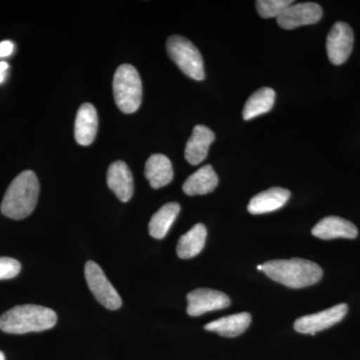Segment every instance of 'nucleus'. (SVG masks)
Instances as JSON below:
<instances>
[{"mask_svg": "<svg viewBox=\"0 0 360 360\" xmlns=\"http://www.w3.org/2000/svg\"><path fill=\"white\" fill-rule=\"evenodd\" d=\"M348 311L345 303L335 305L330 309L323 310L319 314L305 315L295 322V329L302 335H312L324 330L338 323L345 319Z\"/></svg>", "mask_w": 360, "mask_h": 360, "instance_id": "nucleus-7", "label": "nucleus"}, {"mask_svg": "<svg viewBox=\"0 0 360 360\" xmlns=\"http://www.w3.org/2000/svg\"><path fill=\"white\" fill-rule=\"evenodd\" d=\"M14 45L9 40L0 42V58H6L13 53Z\"/></svg>", "mask_w": 360, "mask_h": 360, "instance_id": "nucleus-24", "label": "nucleus"}, {"mask_svg": "<svg viewBox=\"0 0 360 360\" xmlns=\"http://www.w3.org/2000/svg\"><path fill=\"white\" fill-rule=\"evenodd\" d=\"M108 186L122 202H127L134 195V184L131 172L122 160L111 163L108 170Z\"/></svg>", "mask_w": 360, "mask_h": 360, "instance_id": "nucleus-11", "label": "nucleus"}, {"mask_svg": "<svg viewBox=\"0 0 360 360\" xmlns=\"http://www.w3.org/2000/svg\"><path fill=\"white\" fill-rule=\"evenodd\" d=\"M39 195V181L32 170H25L11 182L1 203L2 214L11 219H26L34 210Z\"/></svg>", "mask_w": 360, "mask_h": 360, "instance_id": "nucleus-1", "label": "nucleus"}, {"mask_svg": "<svg viewBox=\"0 0 360 360\" xmlns=\"http://www.w3.org/2000/svg\"><path fill=\"white\" fill-rule=\"evenodd\" d=\"M276 91L270 87H262L257 90L246 101L243 108V120H250L257 116L269 112L274 108Z\"/></svg>", "mask_w": 360, "mask_h": 360, "instance_id": "nucleus-21", "label": "nucleus"}, {"mask_svg": "<svg viewBox=\"0 0 360 360\" xmlns=\"http://www.w3.org/2000/svg\"><path fill=\"white\" fill-rule=\"evenodd\" d=\"M251 315L248 312H241L229 315V316L221 317L205 326V330L212 331L219 333L224 338H236L243 335L250 328Z\"/></svg>", "mask_w": 360, "mask_h": 360, "instance_id": "nucleus-18", "label": "nucleus"}, {"mask_svg": "<svg viewBox=\"0 0 360 360\" xmlns=\"http://www.w3.org/2000/svg\"><path fill=\"white\" fill-rule=\"evenodd\" d=\"M144 175L153 188L167 186L174 179V168L167 156L153 155L146 161Z\"/></svg>", "mask_w": 360, "mask_h": 360, "instance_id": "nucleus-16", "label": "nucleus"}, {"mask_svg": "<svg viewBox=\"0 0 360 360\" xmlns=\"http://www.w3.org/2000/svg\"><path fill=\"white\" fill-rule=\"evenodd\" d=\"M180 212V205L176 202L167 203L158 210L149 221V234L153 238H165Z\"/></svg>", "mask_w": 360, "mask_h": 360, "instance_id": "nucleus-20", "label": "nucleus"}, {"mask_svg": "<svg viewBox=\"0 0 360 360\" xmlns=\"http://www.w3.org/2000/svg\"><path fill=\"white\" fill-rule=\"evenodd\" d=\"M8 68V63L6 61H0V84H2L6 79V73Z\"/></svg>", "mask_w": 360, "mask_h": 360, "instance_id": "nucleus-25", "label": "nucleus"}, {"mask_svg": "<svg viewBox=\"0 0 360 360\" xmlns=\"http://www.w3.org/2000/svg\"><path fill=\"white\" fill-rule=\"evenodd\" d=\"M207 229L205 225L198 224L179 238L176 253L182 259H189L200 255L205 245Z\"/></svg>", "mask_w": 360, "mask_h": 360, "instance_id": "nucleus-19", "label": "nucleus"}, {"mask_svg": "<svg viewBox=\"0 0 360 360\" xmlns=\"http://www.w3.org/2000/svg\"><path fill=\"white\" fill-rule=\"evenodd\" d=\"M290 191L283 187H271L253 196L248 203L251 214H264L281 210L290 200Z\"/></svg>", "mask_w": 360, "mask_h": 360, "instance_id": "nucleus-12", "label": "nucleus"}, {"mask_svg": "<svg viewBox=\"0 0 360 360\" xmlns=\"http://www.w3.org/2000/svg\"><path fill=\"white\" fill-rule=\"evenodd\" d=\"M98 116L91 103H84L77 111L75 120V141L82 146H90L96 139Z\"/></svg>", "mask_w": 360, "mask_h": 360, "instance_id": "nucleus-15", "label": "nucleus"}, {"mask_svg": "<svg viewBox=\"0 0 360 360\" xmlns=\"http://www.w3.org/2000/svg\"><path fill=\"white\" fill-rule=\"evenodd\" d=\"M84 274L87 285L97 302L110 310L120 309L122 304V297L98 264L94 262H87L85 264Z\"/></svg>", "mask_w": 360, "mask_h": 360, "instance_id": "nucleus-6", "label": "nucleus"}, {"mask_svg": "<svg viewBox=\"0 0 360 360\" xmlns=\"http://www.w3.org/2000/svg\"><path fill=\"white\" fill-rule=\"evenodd\" d=\"M354 32L345 22H336L328 33L326 51L330 63L335 65L345 63L354 49Z\"/></svg>", "mask_w": 360, "mask_h": 360, "instance_id": "nucleus-8", "label": "nucleus"}, {"mask_svg": "<svg viewBox=\"0 0 360 360\" xmlns=\"http://www.w3.org/2000/svg\"><path fill=\"white\" fill-rule=\"evenodd\" d=\"M113 96L116 105L122 112L134 113L141 108L142 82L134 66L122 65L113 77Z\"/></svg>", "mask_w": 360, "mask_h": 360, "instance_id": "nucleus-4", "label": "nucleus"}, {"mask_svg": "<svg viewBox=\"0 0 360 360\" xmlns=\"http://www.w3.org/2000/svg\"><path fill=\"white\" fill-rule=\"evenodd\" d=\"M264 265V274L272 281L290 288H309L323 276L321 267L302 258L270 260Z\"/></svg>", "mask_w": 360, "mask_h": 360, "instance_id": "nucleus-3", "label": "nucleus"}, {"mask_svg": "<svg viewBox=\"0 0 360 360\" xmlns=\"http://www.w3.org/2000/svg\"><path fill=\"white\" fill-rule=\"evenodd\" d=\"M21 270L20 262L11 257H0V281L18 276Z\"/></svg>", "mask_w": 360, "mask_h": 360, "instance_id": "nucleus-23", "label": "nucleus"}, {"mask_svg": "<svg viewBox=\"0 0 360 360\" xmlns=\"http://www.w3.org/2000/svg\"><path fill=\"white\" fill-rule=\"evenodd\" d=\"M219 186V176L210 165L200 168L186 179L182 189L189 196L205 195L212 193Z\"/></svg>", "mask_w": 360, "mask_h": 360, "instance_id": "nucleus-17", "label": "nucleus"}, {"mask_svg": "<svg viewBox=\"0 0 360 360\" xmlns=\"http://www.w3.org/2000/svg\"><path fill=\"white\" fill-rule=\"evenodd\" d=\"M0 360H6V356H4V352H0Z\"/></svg>", "mask_w": 360, "mask_h": 360, "instance_id": "nucleus-26", "label": "nucleus"}, {"mask_svg": "<svg viewBox=\"0 0 360 360\" xmlns=\"http://www.w3.org/2000/svg\"><path fill=\"white\" fill-rule=\"evenodd\" d=\"M58 322L56 311L40 305H18L0 316V330L11 335L40 333L54 328Z\"/></svg>", "mask_w": 360, "mask_h": 360, "instance_id": "nucleus-2", "label": "nucleus"}, {"mask_svg": "<svg viewBox=\"0 0 360 360\" xmlns=\"http://www.w3.org/2000/svg\"><path fill=\"white\" fill-rule=\"evenodd\" d=\"M257 269L259 270V271H262V270H264V265H258Z\"/></svg>", "mask_w": 360, "mask_h": 360, "instance_id": "nucleus-27", "label": "nucleus"}, {"mask_svg": "<svg viewBox=\"0 0 360 360\" xmlns=\"http://www.w3.org/2000/svg\"><path fill=\"white\" fill-rule=\"evenodd\" d=\"M321 6L314 2L291 4L276 18L283 30H295L302 25H314L321 20Z\"/></svg>", "mask_w": 360, "mask_h": 360, "instance_id": "nucleus-10", "label": "nucleus"}, {"mask_svg": "<svg viewBox=\"0 0 360 360\" xmlns=\"http://www.w3.org/2000/svg\"><path fill=\"white\" fill-rule=\"evenodd\" d=\"M187 314L200 316L213 310L226 309L231 305V298L225 293L210 288H198L187 295Z\"/></svg>", "mask_w": 360, "mask_h": 360, "instance_id": "nucleus-9", "label": "nucleus"}, {"mask_svg": "<svg viewBox=\"0 0 360 360\" xmlns=\"http://www.w3.org/2000/svg\"><path fill=\"white\" fill-rule=\"evenodd\" d=\"M169 58L187 77L201 82L205 79L203 59L198 47L186 37L172 35L167 41Z\"/></svg>", "mask_w": 360, "mask_h": 360, "instance_id": "nucleus-5", "label": "nucleus"}, {"mask_svg": "<svg viewBox=\"0 0 360 360\" xmlns=\"http://www.w3.org/2000/svg\"><path fill=\"white\" fill-rule=\"evenodd\" d=\"M215 135L212 129L205 125H196L186 146V160L193 165H200L207 158L210 144L214 141Z\"/></svg>", "mask_w": 360, "mask_h": 360, "instance_id": "nucleus-14", "label": "nucleus"}, {"mask_svg": "<svg viewBox=\"0 0 360 360\" xmlns=\"http://www.w3.org/2000/svg\"><path fill=\"white\" fill-rule=\"evenodd\" d=\"M295 2L291 0H258L257 13L262 18H278L281 13Z\"/></svg>", "mask_w": 360, "mask_h": 360, "instance_id": "nucleus-22", "label": "nucleus"}, {"mask_svg": "<svg viewBox=\"0 0 360 360\" xmlns=\"http://www.w3.org/2000/svg\"><path fill=\"white\" fill-rule=\"evenodd\" d=\"M311 233L315 238L330 240L335 238L354 239L359 234L356 226L352 222L338 217H328L321 219Z\"/></svg>", "mask_w": 360, "mask_h": 360, "instance_id": "nucleus-13", "label": "nucleus"}]
</instances>
